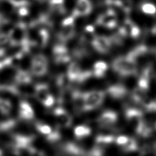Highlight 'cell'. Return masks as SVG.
<instances>
[{"label": "cell", "mask_w": 156, "mask_h": 156, "mask_svg": "<svg viewBox=\"0 0 156 156\" xmlns=\"http://www.w3.org/2000/svg\"><path fill=\"white\" fill-rule=\"evenodd\" d=\"M105 93L102 91H90L83 93V112L93 110L102 105Z\"/></svg>", "instance_id": "cell-1"}, {"label": "cell", "mask_w": 156, "mask_h": 156, "mask_svg": "<svg viewBox=\"0 0 156 156\" xmlns=\"http://www.w3.org/2000/svg\"><path fill=\"white\" fill-rule=\"evenodd\" d=\"M34 95L37 101L46 108H50L54 105L55 98L47 84H37L34 87Z\"/></svg>", "instance_id": "cell-2"}, {"label": "cell", "mask_w": 156, "mask_h": 156, "mask_svg": "<svg viewBox=\"0 0 156 156\" xmlns=\"http://www.w3.org/2000/svg\"><path fill=\"white\" fill-rule=\"evenodd\" d=\"M37 131L45 137L46 140L51 143L58 142L62 137L61 133L58 129H53L48 124L42 122H37L35 124Z\"/></svg>", "instance_id": "cell-3"}, {"label": "cell", "mask_w": 156, "mask_h": 156, "mask_svg": "<svg viewBox=\"0 0 156 156\" xmlns=\"http://www.w3.org/2000/svg\"><path fill=\"white\" fill-rule=\"evenodd\" d=\"M53 115L59 127L62 128H69L72 125L73 119L71 115L66 109L58 106L53 110Z\"/></svg>", "instance_id": "cell-4"}, {"label": "cell", "mask_w": 156, "mask_h": 156, "mask_svg": "<svg viewBox=\"0 0 156 156\" xmlns=\"http://www.w3.org/2000/svg\"><path fill=\"white\" fill-rule=\"evenodd\" d=\"M48 69V62L45 57L37 55L33 58L31 63L32 73L37 76H41L47 73Z\"/></svg>", "instance_id": "cell-5"}, {"label": "cell", "mask_w": 156, "mask_h": 156, "mask_svg": "<svg viewBox=\"0 0 156 156\" xmlns=\"http://www.w3.org/2000/svg\"><path fill=\"white\" fill-rule=\"evenodd\" d=\"M118 119V114L114 111H104L98 118V124L103 128H110L116 123Z\"/></svg>", "instance_id": "cell-6"}, {"label": "cell", "mask_w": 156, "mask_h": 156, "mask_svg": "<svg viewBox=\"0 0 156 156\" xmlns=\"http://www.w3.org/2000/svg\"><path fill=\"white\" fill-rule=\"evenodd\" d=\"M61 151L68 156H83L86 151L80 145L72 142H67L61 146Z\"/></svg>", "instance_id": "cell-7"}, {"label": "cell", "mask_w": 156, "mask_h": 156, "mask_svg": "<svg viewBox=\"0 0 156 156\" xmlns=\"http://www.w3.org/2000/svg\"><path fill=\"white\" fill-rule=\"evenodd\" d=\"M18 115L20 119L30 122L34 118V112L32 107L28 102L25 101H22L19 104Z\"/></svg>", "instance_id": "cell-8"}, {"label": "cell", "mask_w": 156, "mask_h": 156, "mask_svg": "<svg viewBox=\"0 0 156 156\" xmlns=\"http://www.w3.org/2000/svg\"><path fill=\"white\" fill-rule=\"evenodd\" d=\"M20 94V89L15 85H0V98H8L10 96H18Z\"/></svg>", "instance_id": "cell-9"}, {"label": "cell", "mask_w": 156, "mask_h": 156, "mask_svg": "<svg viewBox=\"0 0 156 156\" xmlns=\"http://www.w3.org/2000/svg\"><path fill=\"white\" fill-rule=\"evenodd\" d=\"M107 93L113 98L119 100L126 96L127 94V90L123 86L115 85L108 88Z\"/></svg>", "instance_id": "cell-10"}, {"label": "cell", "mask_w": 156, "mask_h": 156, "mask_svg": "<svg viewBox=\"0 0 156 156\" xmlns=\"http://www.w3.org/2000/svg\"><path fill=\"white\" fill-rule=\"evenodd\" d=\"M135 130L137 134L143 137L150 136L152 133L151 127L142 119L137 124Z\"/></svg>", "instance_id": "cell-11"}, {"label": "cell", "mask_w": 156, "mask_h": 156, "mask_svg": "<svg viewBox=\"0 0 156 156\" xmlns=\"http://www.w3.org/2000/svg\"><path fill=\"white\" fill-rule=\"evenodd\" d=\"M91 133V129L86 125H79L76 126L74 129V134L78 140L84 139L89 136Z\"/></svg>", "instance_id": "cell-12"}, {"label": "cell", "mask_w": 156, "mask_h": 156, "mask_svg": "<svg viewBox=\"0 0 156 156\" xmlns=\"http://www.w3.org/2000/svg\"><path fill=\"white\" fill-rule=\"evenodd\" d=\"M12 110V102L9 98H0V113L4 115H10Z\"/></svg>", "instance_id": "cell-13"}, {"label": "cell", "mask_w": 156, "mask_h": 156, "mask_svg": "<svg viewBox=\"0 0 156 156\" xmlns=\"http://www.w3.org/2000/svg\"><path fill=\"white\" fill-rule=\"evenodd\" d=\"M75 7V12L76 14L83 15L88 12L89 3L87 0H78Z\"/></svg>", "instance_id": "cell-14"}, {"label": "cell", "mask_w": 156, "mask_h": 156, "mask_svg": "<svg viewBox=\"0 0 156 156\" xmlns=\"http://www.w3.org/2000/svg\"><path fill=\"white\" fill-rule=\"evenodd\" d=\"M15 81L17 85H28L31 82L32 79L29 74L25 72L20 71L16 76Z\"/></svg>", "instance_id": "cell-15"}, {"label": "cell", "mask_w": 156, "mask_h": 156, "mask_svg": "<svg viewBox=\"0 0 156 156\" xmlns=\"http://www.w3.org/2000/svg\"><path fill=\"white\" fill-rule=\"evenodd\" d=\"M138 149V144L135 139L129 137L127 143L122 147V149L125 152L134 151Z\"/></svg>", "instance_id": "cell-16"}, {"label": "cell", "mask_w": 156, "mask_h": 156, "mask_svg": "<svg viewBox=\"0 0 156 156\" xmlns=\"http://www.w3.org/2000/svg\"><path fill=\"white\" fill-rule=\"evenodd\" d=\"M72 23H66L64 25V27L62 28V31L61 33L62 37L64 39H68L71 36L73 33V25Z\"/></svg>", "instance_id": "cell-17"}, {"label": "cell", "mask_w": 156, "mask_h": 156, "mask_svg": "<svg viewBox=\"0 0 156 156\" xmlns=\"http://www.w3.org/2000/svg\"><path fill=\"white\" fill-rule=\"evenodd\" d=\"M103 149L95 146L89 151H86L83 156H103Z\"/></svg>", "instance_id": "cell-18"}, {"label": "cell", "mask_w": 156, "mask_h": 156, "mask_svg": "<svg viewBox=\"0 0 156 156\" xmlns=\"http://www.w3.org/2000/svg\"><path fill=\"white\" fill-rule=\"evenodd\" d=\"M129 137L125 135H121L115 139V142L117 145H120L121 147H123L127 143Z\"/></svg>", "instance_id": "cell-19"}, {"label": "cell", "mask_w": 156, "mask_h": 156, "mask_svg": "<svg viewBox=\"0 0 156 156\" xmlns=\"http://www.w3.org/2000/svg\"><path fill=\"white\" fill-rule=\"evenodd\" d=\"M153 150H154V154H155L156 155V143L154 144Z\"/></svg>", "instance_id": "cell-20"}, {"label": "cell", "mask_w": 156, "mask_h": 156, "mask_svg": "<svg viewBox=\"0 0 156 156\" xmlns=\"http://www.w3.org/2000/svg\"><path fill=\"white\" fill-rule=\"evenodd\" d=\"M0 156H5L4 152L3 151V150L1 149H0Z\"/></svg>", "instance_id": "cell-21"}, {"label": "cell", "mask_w": 156, "mask_h": 156, "mask_svg": "<svg viewBox=\"0 0 156 156\" xmlns=\"http://www.w3.org/2000/svg\"><path fill=\"white\" fill-rule=\"evenodd\" d=\"M155 128H156V125H155Z\"/></svg>", "instance_id": "cell-22"}]
</instances>
